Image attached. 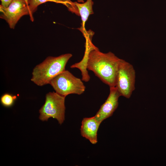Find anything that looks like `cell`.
<instances>
[{
	"mask_svg": "<svg viewBox=\"0 0 166 166\" xmlns=\"http://www.w3.org/2000/svg\"><path fill=\"white\" fill-rule=\"evenodd\" d=\"M110 88L109 96L105 102L94 116L100 123L105 119L111 116L118 105V99L121 96L116 87Z\"/></svg>",
	"mask_w": 166,
	"mask_h": 166,
	"instance_id": "7",
	"label": "cell"
},
{
	"mask_svg": "<svg viewBox=\"0 0 166 166\" xmlns=\"http://www.w3.org/2000/svg\"><path fill=\"white\" fill-rule=\"evenodd\" d=\"M0 18L5 20L12 29L22 17L30 15L28 5L25 0H13L6 8L0 5Z\"/></svg>",
	"mask_w": 166,
	"mask_h": 166,
	"instance_id": "6",
	"label": "cell"
},
{
	"mask_svg": "<svg viewBox=\"0 0 166 166\" xmlns=\"http://www.w3.org/2000/svg\"><path fill=\"white\" fill-rule=\"evenodd\" d=\"M52 2L65 5L64 0H28V7L30 12V19L34 21L33 14L37 10L38 6L41 4L47 2Z\"/></svg>",
	"mask_w": 166,
	"mask_h": 166,
	"instance_id": "10",
	"label": "cell"
},
{
	"mask_svg": "<svg viewBox=\"0 0 166 166\" xmlns=\"http://www.w3.org/2000/svg\"><path fill=\"white\" fill-rule=\"evenodd\" d=\"M135 71L133 65L121 59L117 72L116 86L121 96L127 98L131 97L135 90Z\"/></svg>",
	"mask_w": 166,
	"mask_h": 166,
	"instance_id": "5",
	"label": "cell"
},
{
	"mask_svg": "<svg viewBox=\"0 0 166 166\" xmlns=\"http://www.w3.org/2000/svg\"><path fill=\"white\" fill-rule=\"evenodd\" d=\"M17 97L10 93H6L2 95L0 98V102L3 106L9 108L12 106L14 104Z\"/></svg>",
	"mask_w": 166,
	"mask_h": 166,
	"instance_id": "11",
	"label": "cell"
},
{
	"mask_svg": "<svg viewBox=\"0 0 166 166\" xmlns=\"http://www.w3.org/2000/svg\"><path fill=\"white\" fill-rule=\"evenodd\" d=\"M94 117L84 118L80 129L81 136L89 140L93 144L97 142V133L100 124Z\"/></svg>",
	"mask_w": 166,
	"mask_h": 166,
	"instance_id": "9",
	"label": "cell"
},
{
	"mask_svg": "<svg viewBox=\"0 0 166 166\" xmlns=\"http://www.w3.org/2000/svg\"><path fill=\"white\" fill-rule=\"evenodd\" d=\"M72 56L71 54L67 53L47 57L34 67L31 81L40 86L49 84L54 77L65 70L66 64Z\"/></svg>",
	"mask_w": 166,
	"mask_h": 166,
	"instance_id": "2",
	"label": "cell"
},
{
	"mask_svg": "<svg viewBox=\"0 0 166 166\" xmlns=\"http://www.w3.org/2000/svg\"><path fill=\"white\" fill-rule=\"evenodd\" d=\"M2 6L6 8L8 7L13 0H0Z\"/></svg>",
	"mask_w": 166,
	"mask_h": 166,
	"instance_id": "12",
	"label": "cell"
},
{
	"mask_svg": "<svg viewBox=\"0 0 166 166\" xmlns=\"http://www.w3.org/2000/svg\"><path fill=\"white\" fill-rule=\"evenodd\" d=\"M85 47L83 58L80 62L74 64L73 67L79 69L83 74L87 73V70L91 71L109 87L115 86L121 59L111 52H101L91 40H86Z\"/></svg>",
	"mask_w": 166,
	"mask_h": 166,
	"instance_id": "1",
	"label": "cell"
},
{
	"mask_svg": "<svg viewBox=\"0 0 166 166\" xmlns=\"http://www.w3.org/2000/svg\"><path fill=\"white\" fill-rule=\"evenodd\" d=\"M49 84L56 92L65 97L72 94L81 95L85 89L82 80L66 70L54 77Z\"/></svg>",
	"mask_w": 166,
	"mask_h": 166,
	"instance_id": "3",
	"label": "cell"
},
{
	"mask_svg": "<svg viewBox=\"0 0 166 166\" xmlns=\"http://www.w3.org/2000/svg\"><path fill=\"white\" fill-rule=\"evenodd\" d=\"M66 6L68 10L80 16L81 20V26L80 30L83 34L86 30L85 28V22L90 15L94 12L93 10V2L92 0H87L84 3H79L77 2H72L70 0H65Z\"/></svg>",
	"mask_w": 166,
	"mask_h": 166,
	"instance_id": "8",
	"label": "cell"
},
{
	"mask_svg": "<svg viewBox=\"0 0 166 166\" xmlns=\"http://www.w3.org/2000/svg\"><path fill=\"white\" fill-rule=\"evenodd\" d=\"M25 1H26L27 4L28 5V0H25Z\"/></svg>",
	"mask_w": 166,
	"mask_h": 166,
	"instance_id": "13",
	"label": "cell"
},
{
	"mask_svg": "<svg viewBox=\"0 0 166 166\" xmlns=\"http://www.w3.org/2000/svg\"><path fill=\"white\" fill-rule=\"evenodd\" d=\"M65 97L56 92L47 93L45 102L39 110V119L42 121H47L52 117L57 119L61 124L65 120Z\"/></svg>",
	"mask_w": 166,
	"mask_h": 166,
	"instance_id": "4",
	"label": "cell"
}]
</instances>
